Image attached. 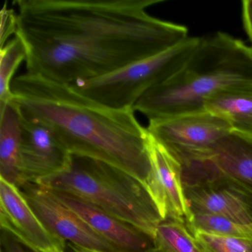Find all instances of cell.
Masks as SVG:
<instances>
[{"label":"cell","mask_w":252,"mask_h":252,"mask_svg":"<svg viewBox=\"0 0 252 252\" xmlns=\"http://www.w3.org/2000/svg\"><path fill=\"white\" fill-rule=\"evenodd\" d=\"M162 0H17L26 73L73 85L163 52L186 26L153 17Z\"/></svg>","instance_id":"6da1fadb"},{"label":"cell","mask_w":252,"mask_h":252,"mask_svg":"<svg viewBox=\"0 0 252 252\" xmlns=\"http://www.w3.org/2000/svg\"><path fill=\"white\" fill-rule=\"evenodd\" d=\"M12 103L22 116L51 126L73 156L109 163L145 187L150 173L147 129L133 109H114L38 75L13 81Z\"/></svg>","instance_id":"7a4b0ae2"},{"label":"cell","mask_w":252,"mask_h":252,"mask_svg":"<svg viewBox=\"0 0 252 252\" xmlns=\"http://www.w3.org/2000/svg\"><path fill=\"white\" fill-rule=\"evenodd\" d=\"M252 86V47L223 32L200 37L184 65L134 107L150 121L203 111L224 91Z\"/></svg>","instance_id":"3957f363"},{"label":"cell","mask_w":252,"mask_h":252,"mask_svg":"<svg viewBox=\"0 0 252 252\" xmlns=\"http://www.w3.org/2000/svg\"><path fill=\"white\" fill-rule=\"evenodd\" d=\"M36 184L82 197L154 238L163 220L147 189L136 178L109 163L73 156L64 172Z\"/></svg>","instance_id":"277c9868"},{"label":"cell","mask_w":252,"mask_h":252,"mask_svg":"<svg viewBox=\"0 0 252 252\" xmlns=\"http://www.w3.org/2000/svg\"><path fill=\"white\" fill-rule=\"evenodd\" d=\"M199 39L200 37L189 36L184 42L160 54L71 86L79 94L107 107L133 109L143 95L166 82L184 65Z\"/></svg>","instance_id":"5b68a950"},{"label":"cell","mask_w":252,"mask_h":252,"mask_svg":"<svg viewBox=\"0 0 252 252\" xmlns=\"http://www.w3.org/2000/svg\"><path fill=\"white\" fill-rule=\"evenodd\" d=\"M147 129L178 159L210 154L231 131L224 119L207 110L150 121Z\"/></svg>","instance_id":"8992f818"},{"label":"cell","mask_w":252,"mask_h":252,"mask_svg":"<svg viewBox=\"0 0 252 252\" xmlns=\"http://www.w3.org/2000/svg\"><path fill=\"white\" fill-rule=\"evenodd\" d=\"M184 186L222 178L252 191V138L231 131L206 156L184 159Z\"/></svg>","instance_id":"52a82bcc"},{"label":"cell","mask_w":252,"mask_h":252,"mask_svg":"<svg viewBox=\"0 0 252 252\" xmlns=\"http://www.w3.org/2000/svg\"><path fill=\"white\" fill-rule=\"evenodd\" d=\"M20 189L36 216L55 237L89 250L118 252L48 189L36 183H26Z\"/></svg>","instance_id":"ba28073f"},{"label":"cell","mask_w":252,"mask_h":252,"mask_svg":"<svg viewBox=\"0 0 252 252\" xmlns=\"http://www.w3.org/2000/svg\"><path fill=\"white\" fill-rule=\"evenodd\" d=\"M20 116L22 139L19 188L26 183H37L64 172L72 160V155L51 126L37 119Z\"/></svg>","instance_id":"9c48e42d"},{"label":"cell","mask_w":252,"mask_h":252,"mask_svg":"<svg viewBox=\"0 0 252 252\" xmlns=\"http://www.w3.org/2000/svg\"><path fill=\"white\" fill-rule=\"evenodd\" d=\"M147 147L150 173L145 188L163 220H176L187 224L191 214L184 193L181 163L148 130Z\"/></svg>","instance_id":"30bf717a"},{"label":"cell","mask_w":252,"mask_h":252,"mask_svg":"<svg viewBox=\"0 0 252 252\" xmlns=\"http://www.w3.org/2000/svg\"><path fill=\"white\" fill-rule=\"evenodd\" d=\"M1 229L36 252L65 250L67 243L51 234L15 184L0 178Z\"/></svg>","instance_id":"8fae6325"},{"label":"cell","mask_w":252,"mask_h":252,"mask_svg":"<svg viewBox=\"0 0 252 252\" xmlns=\"http://www.w3.org/2000/svg\"><path fill=\"white\" fill-rule=\"evenodd\" d=\"M191 214H206L238 223L252 222V191L226 178L184 186Z\"/></svg>","instance_id":"7c38bea8"},{"label":"cell","mask_w":252,"mask_h":252,"mask_svg":"<svg viewBox=\"0 0 252 252\" xmlns=\"http://www.w3.org/2000/svg\"><path fill=\"white\" fill-rule=\"evenodd\" d=\"M49 190L118 252H142L153 247L150 237L91 202L70 193Z\"/></svg>","instance_id":"4fadbf2b"},{"label":"cell","mask_w":252,"mask_h":252,"mask_svg":"<svg viewBox=\"0 0 252 252\" xmlns=\"http://www.w3.org/2000/svg\"><path fill=\"white\" fill-rule=\"evenodd\" d=\"M0 178L18 186L21 120L12 101L0 104Z\"/></svg>","instance_id":"5bb4252c"},{"label":"cell","mask_w":252,"mask_h":252,"mask_svg":"<svg viewBox=\"0 0 252 252\" xmlns=\"http://www.w3.org/2000/svg\"><path fill=\"white\" fill-rule=\"evenodd\" d=\"M205 110L224 119L231 131L252 138V86L220 93L207 100Z\"/></svg>","instance_id":"9a60e30c"},{"label":"cell","mask_w":252,"mask_h":252,"mask_svg":"<svg viewBox=\"0 0 252 252\" xmlns=\"http://www.w3.org/2000/svg\"><path fill=\"white\" fill-rule=\"evenodd\" d=\"M153 243L159 252H205L187 224L176 220H162Z\"/></svg>","instance_id":"2e32d148"},{"label":"cell","mask_w":252,"mask_h":252,"mask_svg":"<svg viewBox=\"0 0 252 252\" xmlns=\"http://www.w3.org/2000/svg\"><path fill=\"white\" fill-rule=\"evenodd\" d=\"M26 46L17 35L8 41L0 51V104L12 101V83L17 69L26 61Z\"/></svg>","instance_id":"e0dca14e"},{"label":"cell","mask_w":252,"mask_h":252,"mask_svg":"<svg viewBox=\"0 0 252 252\" xmlns=\"http://www.w3.org/2000/svg\"><path fill=\"white\" fill-rule=\"evenodd\" d=\"M187 226L191 233L200 231L218 235L252 239V222L238 223L215 215L191 214Z\"/></svg>","instance_id":"ac0fdd59"},{"label":"cell","mask_w":252,"mask_h":252,"mask_svg":"<svg viewBox=\"0 0 252 252\" xmlns=\"http://www.w3.org/2000/svg\"><path fill=\"white\" fill-rule=\"evenodd\" d=\"M193 235L205 252H252V239L196 231Z\"/></svg>","instance_id":"d6986e66"},{"label":"cell","mask_w":252,"mask_h":252,"mask_svg":"<svg viewBox=\"0 0 252 252\" xmlns=\"http://www.w3.org/2000/svg\"><path fill=\"white\" fill-rule=\"evenodd\" d=\"M1 30H0V42L1 48L3 47L12 34L15 36L18 29L17 13L14 9L8 8L7 2L1 10Z\"/></svg>","instance_id":"ffe728a7"},{"label":"cell","mask_w":252,"mask_h":252,"mask_svg":"<svg viewBox=\"0 0 252 252\" xmlns=\"http://www.w3.org/2000/svg\"><path fill=\"white\" fill-rule=\"evenodd\" d=\"M1 245L2 252H36L3 231L1 234Z\"/></svg>","instance_id":"44dd1931"},{"label":"cell","mask_w":252,"mask_h":252,"mask_svg":"<svg viewBox=\"0 0 252 252\" xmlns=\"http://www.w3.org/2000/svg\"><path fill=\"white\" fill-rule=\"evenodd\" d=\"M242 20L245 32L252 43V0L242 2Z\"/></svg>","instance_id":"7402d4cb"},{"label":"cell","mask_w":252,"mask_h":252,"mask_svg":"<svg viewBox=\"0 0 252 252\" xmlns=\"http://www.w3.org/2000/svg\"><path fill=\"white\" fill-rule=\"evenodd\" d=\"M67 246L70 248V250H72V252H97V251L89 250V249H84V248L79 247V246H75V245L71 244V243H67ZM142 252H159L158 251L156 250L154 247H152L151 249H148V250L144 251Z\"/></svg>","instance_id":"603a6c76"},{"label":"cell","mask_w":252,"mask_h":252,"mask_svg":"<svg viewBox=\"0 0 252 252\" xmlns=\"http://www.w3.org/2000/svg\"><path fill=\"white\" fill-rule=\"evenodd\" d=\"M48 252H64V250H63V249H52V250L49 251Z\"/></svg>","instance_id":"cb8c5ba5"},{"label":"cell","mask_w":252,"mask_h":252,"mask_svg":"<svg viewBox=\"0 0 252 252\" xmlns=\"http://www.w3.org/2000/svg\"></svg>","instance_id":"d4e9b609"}]
</instances>
